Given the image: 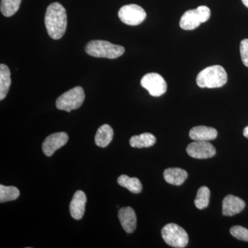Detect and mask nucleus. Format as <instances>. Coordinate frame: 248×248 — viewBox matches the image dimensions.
<instances>
[{
    "label": "nucleus",
    "instance_id": "f3484780",
    "mask_svg": "<svg viewBox=\"0 0 248 248\" xmlns=\"http://www.w3.org/2000/svg\"><path fill=\"white\" fill-rule=\"evenodd\" d=\"M156 141V139L153 134L146 133L132 137L130 144L133 148H149L154 146Z\"/></svg>",
    "mask_w": 248,
    "mask_h": 248
},
{
    "label": "nucleus",
    "instance_id": "412c9836",
    "mask_svg": "<svg viewBox=\"0 0 248 248\" xmlns=\"http://www.w3.org/2000/svg\"><path fill=\"white\" fill-rule=\"evenodd\" d=\"M20 192L17 187L14 186H5L0 185V202H11L17 200Z\"/></svg>",
    "mask_w": 248,
    "mask_h": 248
},
{
    "label": "nucleus",
    "instance_id": "393cba45",
    "mask_svg": "<svg viewBox=\"0 0 248 248\" xmlns=\"http://www.w3.org/2000/svg\"><path fill=\"white\" fill-rule=\"evenodd\" d=\"M243 134H244L245 138L248 139V125L244 128Z\"/></svg>",
    "mask_w": 248,
    "mask_h": 248
},
{
    "label": "nucleus",
    "instance_id": "6ab92c4d",
    "mask_svg": "<svg viewBox=\"0 0 248 248\" xmlns=\"http://www.w3.org/2000/svg\"><path fill=\"white\" fill-rule=\"evenodd\" d=\"M117 183L119 185L128 189L132 193L139 194L141 192L142 184L138 178L130 177L123 174L118 178Z\"/></svg>",
    "mask_w": 248,
    "mask_h": 248
},
{
    "label": "nucleus",
    "instance_id": "aec40b11",
    "mask_svg": "<svg viewBox=\"0 0 248 248\" xmlns=\"http://www.w3.org/2000/svg\"><path fill=\"white\" fill-rule=\"evenodd\" d=\"M22 0H1L0 10L5 17H11L17 12Z\"/></svg>",
    "mask_w": 248,
    "mask_h": 248
},
{
    "label": "nucleus",
    "instance_id": "f03ea898",
    "mask_svg": "<svg viewBox=\"0 0 248 248\" xmlns=\"http://www.w3.org/2000/svg\"><path fill=\"white\" fill-rule=\"evenodd\" d=\"M196 81L199 87L202 89H217L226 84L228 75L224 68L218 65H214L201 71Z\"/></svg>",
    "mask_w": 248,
    "mask_h": 248
},
{
    "label": "nucleus",
    "instance_id": "1a4fd4ad",
    "mask_svg": "<svg viewBox=\"0 0 248 248\" xmlns=\"http://www.w3.org/2000/svg\"><path fill=\"white\" fill-rule=\"evenodd\" d=\"M187 154L195 159H205L213 157L216 155L215 146L208 141L192 142L186 148Z\"/></svg>",
    "mask_w": 248,
    "mask_h": 248
},
{
    "label": "nucleus",
    "instance_id": "2eb2a0df",
    "mask_svg": "<svg viewBox=\"0 0 248 248\" xmlns=\"http://www.w3.org/2000/svg\"><path fill=\"white\" fill-rule=\"evenodd\" d=\"M165 180L171 185L181 186L186 182L187 178V172L179 168H170L164 172Z\"/></svg>",
    "mask_w": 248,
    "mask_h": 248
},
{
    "label": "nucleus",
    "instance_id": "20e7f679",
    "mask_svg": "<svg viewBox=\"0 0 248 248\" xmlns=\"http://www.w3.org/2000/svg\"><path fill=\"white\" fill-rule=\"evenodd\" d=\"M210 10L208 6H200L197 9L189 10L183 15L179 25L184 30L191 31L200 27L210 19Z\"/></svg>",
    "mask_w": 248,
    "mask_h": 248
},
{
    "label": "nucleus",
    "instance_id": "ddd939ff",
    "mask_svg": "<svg viewBox=\"0 0 248 248\" xmlns=\"http://www.w3.org/2000/svg\"><path fill=\"white\" fill-rule=\"evenodd\" d=\"M118 217L122 228L127 233L131 234L136 230L137 216L133 208L130 207L121 208Z\"/></svg>",
    "mask_w": 248,
    "mask_h": 248
},
{
    "label": "nucleus",
    "instance_id": "a211bd4d",
    "mask_svg": "<svg viewBox=\"0 0 248 248\" xmlns=\"http://www.w3.org/2000/svg\"><path fill=\"white\" fill-rule=\"evenodd\" d=\"M11 84V72L9 67L0 65V100H3L9 93Z\"/></svg>",
    "mask_w": 248,
    "mask_h": 248
},
{
    "label": "nucleus",
    "instance_id": "6e6552de",
    "mask_svg": "<svg viewBox=\"0 0 248 248\" xmlns=\"http://www.w3.org/2000/svg\"><path fill=\"white\" fill-rule=\"evenodd\" d=\"M141 85L153 97H160L167 91V83L158 73H148L143 76L141 80Z\"/></svg>",
    "mask_w": 248,
    "mask_h": 248
},
{
    "label": "nucleus",
    "instance_id": "4468645a",
    "mask_svg": "<svg viewBox=\"0 0 248 248\" xmlns=\"http://www.w3.org/2000/svg\"><path fill=\"white\" fill-rule=\"evenodd\" d=\"M217 135L218 133L216 129L204 125L194 127L191 129L189 133L191 140L194 141H208L215 140Z\"/></svg>",
    "mask_w": 248,
    "mask_h": 248
},
{
    "label": "nucleus",
    "instance_id": "4be33fe9",
    "mask_svg": "<svg viewBox=\"0 0 248 248\" xmlns=\"http://www.w3.org/2000/svg\"><path fill=\"white\" fill-rule=\"evenodd\" d=\"M210 190L206 186H202L197 192L195 200V206L200 210L206 208L210 202Z\"/></svg>",
    "mask_w": 248,
    "mask_h": 248
},
{
    "label": "nucleus",
    "instance_id": "423d86ee",
    "mask_svg": "<svg viewBox=\"0 0 248 248\" xmlns=\"http://www.w3.org/2000/svg\"><path fill=\"white\" fill-rule=\"evenodd\" d=\"M84 99V89L80 86H77L59 97L56 101V107L59 110L70 112L81 107Z\"/></svg>",
    "mask_w": 248,
    "mask_h": 248
},
{
    "label": "nucleus",
    "instance_id": "39448f33",
    "mask_svg": "<svg viewBox=\"0 0 248 248\" xmlns=\"http://www.w3.org/2000/svg\"><path fill=\"white\" fill-rule=\"evenodd\" d=\"M161 236L166 244L172 248H183L188 244V235L185 230L175 223H169L161 230Z\"/></svg>",
    "mask_w": 248,
    "mask_h": 248
},
{
    "label": "nucleus",
    "instance_id": "0eeeda50",
    "mask_svg": "<svg viewBox=\"0 0 248 248\" xmlns=\"http://www.w3.org/2000/svg\"><path fill=\"white\" fill-rule=\"evenodd\" d=\"M118 16L124 24L130 26H138L146 19V13L139 5L128 4L121 8L118 12Z\"/></svg>",
    "mask_w": 248,
    "mask_h": 248
},
{
    "label": "nucleus",
    "instance_id": "9b49d317",
    "mask_svg": "<svg viewBox=\"0 0 248 248\" xmlns=\"http://www.w3.org/2000/svg\"><path fill=\"white\" fill-rule=\"evenodd\" d=\"M246 207L244 200L236 196L227 195L222 203V213L223 216L232 217L242 211Z\"/></svg>",
    "mask_w": 248,
    "mask_h": 248
},
{
    "label": "nucleus",
    "instance_id": "f257e3e1",
    "mask_svg": "<svg viewBox=\"0 0 248 248\" xmlns=\"http://www.w3.org/2000/svg\"><path fill=\"white\" fill-rule=\"evenodd\" d=\"M45 26L49 36L53 40L61 39L66 32L67 14L66 9L59 2H54L47 8Z\"/></svg>",
    "mask_w": 248,
    "mask_h": 248
},
{
    "label": "nucleus",
    "instance_id": "b1692460",
    "mask_svg": "<svg viewBox=\"0 0 248 248\" xmlns=\"http://www.w3.org/2000/svg\"><path fill=\"white\" fill-rule=\"evenodd\" d=\"M240 53L245 66L248 67V39L241 41L240 45Z\"/></svg>",
    "mask_w": 248,
    "mask_h": 248
},
{
    "label": "nucleus",
    "instance_id": "9d476101",
    "mask_svg": "<svg viewBox=\"0 0 248 248\" xmlns=\"http://www.w3.org/2000/svg\"><path fill=\"white\" fill-rule=\"evenodd\" d=\"M68 141L66 133H56L47 137L42 144V150L46 156H51L60 148L65 146Z\"/></svg>",
    "mask_w": 248,
    "mask_h": 248
},
{
    "label": "nucleus",
    "instance_id": "5701e85b",
    "mask_svg": "<svg viewBox=\"0 0 248 248\" xmlns=\"http://www.w3.org/2000/svg\"><path fill=\"white\" fill-rule=\"evenodd\" d=\"M231 234L236 239L241 241H248V230L240 226L232 227Z\"/></svg>",
    "mask_w": 248,
    "mask_h": 248
},
{
    "label": "nucleus",
    "instance_id": "f8f14e48",
    "mask_svg": "<svg viewBox=\"0 0 248 248\" xmlns=\"http://www.w3.org/2000/svg\"><path fill=\"white\" fill-rule=\"evenodd\" d=\"M86 202V194L81 190L77 191L70 204V212L74 219L80 220L84 217Z\"/></svg>",
    "mask_w": 248,
    "mask_h": 248
},
{
    "label": "nucleus",
    "instance_id": "a878e982",
    "mask_svg": "<svg viewBox=\"0 0 248 248\" xmlns=\"http://www.w3.org/2000/svg\"><path fill=\"white\" fill-rule=\"evenodd\" d=\"M242 2L246 7L248 8V0H242Z\"/></svg>",
    "mask_w": 248,
    "mask_h": 248
},
{
    "label": "nucleus",
    "instance_id": "7ed1b4c3",
    "mask_svg": "<svg viewBox=\"0 0 248 248\" xmlns=\"http://www.w3.org/2000/svg\"><path fill=\"white\" fill-rule=\"evenodd\" d=\"M88 55L94 58L117 59L120 58L125 52L122 46L113 45L104 40H93L89 42L85 47Z\"/></svg>",
    "mask_w": 248,
    "mask_h": 248
},
{
    "label": "nucleus",
    "instance_id": "dca6fc26",
    "mask_svg": "<svg viewBox=\"0 0 248 248\" xmlns=\"http://www.w3.org/2000/svg\"><path fill=\"white\" fill-rule=\"evenodd\" d=\"M113 129L108 124H104L98 129L94 138L96 145L100 148H106L113 139Z\"/></svg>",
    "mask_w": 248,
    "mask_h": 248
}]
</instances>
